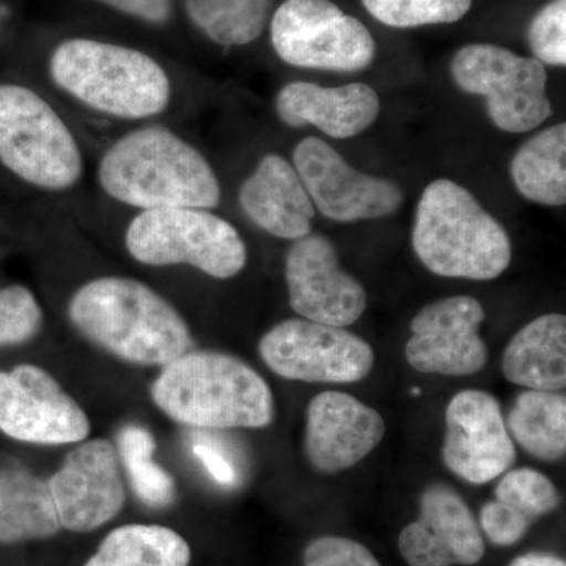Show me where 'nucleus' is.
I'll list each match as a JSON object with an SVG mask.
<instances>
[{
    "label": "nucleus",
    "mask_w": 566,
    "mask_h": 566,
    "mask_svg": "<svg viewBox=\"0 0 566 566\" xmlns=\"http://www.w3.org/2000/svg\"><path fill=\"white\" fill-rule=\"evenodd\" d=\"M191 546L174 528L126 524L112 531L84 566H189Z\"/></svg>",
    "instance_id": "nucleus-24"
},
{
    "label": "nucleus",
    "mask_w": 566,
    "mask_h": 566,
    "mask_svg": "<svg viewBox=\"0 0 566 566\" xmlns=\"http://www.w3.org/2000/svg\"><path fill=\"white\" fill-rule=\"evenodd\" d=\"M385 434L381 415L349 394H318L305 412V457L323 474H338L359 464Z\"/></svg>",
    "instance_id": "nucleus-18"
},
{
    "label": "nucleus",
    "mask_w": 566,
    "mask_h": 566,
    "mask_svg": "<svg viewBox=\"0 0 566 566\" xmlns=\"http://www.w3.org/2000/svg\"><path fill=\"white\" fill-rule=\"evenodd\" d=\"M123 17L150 25H166L172 20L174 0H92Z\"/></svg>",
    "instance_id": "nucleus-34"
},
{
    "label": "nucleus",
    "mask_w": 566,
    "mask_h": 566,
    "mask_svg": "<svg viewBox=\"0 0 566 566\" xmlns=\"http://www.w3.org/2000/svg\"><path fill=\"white\" fill-rule=\"evenodd\" d=\"M275 114L290 128L315 126L334 139H352L378 120L381 99L363 82L323 87L296 81L283 85L275 96Z\"/></svg>",
    "instance_id": "nucleus-19"
},
{
    "label": "nucleus",
    "mask_w": 566,
    "mask_h": 566,
    "mask_svg": "<svg viewBox=\"0 0 566 566\" xmlns=\"http://www.w3.org/2000/svg\"><path fill=\"white\" fill-rule=\"evenodd\" d=\"M442 460L450 472L474 485L493 482L515 464V444L493 395L468 389L450 400Z\"/></svg>",
    "instance_id": "nucleus-15"
},
{
    "label": "nucleus",
    "mask_w": 566,
    "mask_h": 566,
    "mask_svg": "<svg viewBox=\"0 0 566 566\" xmlns=\"http://www.w3.org/2000/svg\"><path fill=\"white\" fill-rule=\"evenodd\" d=\"M192 452L216 483L230 486L237 482V471H234L233 464L230 463L229 458L223 455L221 450L210 444H205V442H199V444L193 446Z\"/></svg>",
    "instance_id": "nucleus-35"
},
{
    "label": "nucleus",
    "mask_w": 566,
    "mask_h": 566,
    "mask_svg": "<svg viewBox=\"0 0 566 566\" xmlns=\"http://www.w3.org/2000/svg\"><path fill=\"white\" fill-rule=\"evenodd\" d=\"M485 316L482 304L471 296L446 297L424 305L409 326L406 360L420 374H479L488 363V346L479 333Z\"/></svg>",
    "instance_id": "nucleus-14"
},
{
    "label": "nucleus",
    "mask_w": 566,
    "mask_h": 566,
    "mask_svg": "<svg viewBox=\"0 0 566 566\" xmlns=\"http://www.w3.org/2000/svg\"><path fill=\"white\" fill-rule=\"evenodd\" d=\"M52 84L93 114L118 122H148L169 109L174 84L161 63L125 44L74 36L48 59Z\"/></svg>",
    "instance_id": "nucleus-2"
},
{
    "label": "nucleus",
    "mask_w": 566,
    "mask_h": 566,
    "mask_svg": "<svg viewBox=\"0 0 566 566\" xmlns=\"http://www.w3.org/2000/svg\"><path fill=\"white\" fill-rule=\"evenodd\" d=\"M0 431L29 444L62 446L84 441L91 422L48 371L25 364L0 371Z\"/></svg>",
    "instance_id": "nucleus-12"
},
{
    "label": "nucleus",
    "mask_w": 566,
    "mask_h": 566,
    "mask_svg": "<svg viewBox=\"0 0 566 566\" xmlns=\"http://www.w3.org/2000/svg\"><path fill=\"white\" fill-rule=\"evenodd\" d=\"M304 566H381L363 543L345 536H319L304 551Z\"/></svg>",
    "instance_id": "nucleus-32"
},
{
    "label": "nucleus",
    "mask_w": 566,
    "mask_h": 566,
    "mask_svg": "<svg viewBox=\"0 0 566 566\" xmlns=\"http://www.w3.org/2000/svg\"><path fill=\"white\" fill-rule=\"evenodd\" d=\"M189 22L211 43L248 46L262 36L274 0H182Z\"/></svg>",
    "instance_id": "nucleus-26"
},
{
    "label": "nucleus",
    "mask_w": 566,
    "mask_h": 566,
    "mask_svg": "<svg viewBox=\"0 0 566 566\" xmlns=\"http://www.w3.org/2000/svg\"><path fill=\"white\" fill-rule=\"evenodd\" d=\"M376 21L394 29L453 24L471 10L472 0H363Z\"/></svg>",
    "instance_id": "nucleus-28"
},
{
    "label": "nucleus",
    "mask_w": 566,
    "mask_h": 566,
    "mask_svg": "<svg viewBox=\"0 0 566 566\" xmlns=\"http://www.w3.org/2000/svg\"><path fill=\"white\" fill-rule=\"evenodd\" d=\"M452 77L469 95L483 96L501 132L524 134L553 115L545 65L497 44L475 43L453 55Z\"/></svg>",
    "instance_id": "nucleus-8"
},
{
    "label": "nucleus",
    "mask_w": 566,
    "mask_h": 566,
    "mask_svg": "<svg viewBox=\"0 0 566 566\" xmlns=\"http://www.w3.org/2000/svg\"><path fill=\"white\" fill-rule=\"evenodd\" d=\"M118 444L123 463L142 501L150 506L169 505L175 499V483L172 476L153 460L156 444L150 431L134 424L126 427Z\"/></svg>",
    "instance_id": "nucleus-27"
},
{
    "label": "nucleus",
    "mask_w": 566,
    "mask_h": 566,
    "mask_svg": "<svg viewBox=\"0 0 566 566\" xmlns=\"http://www.w3.org/2000/svg\"><path fill=\"white\" fill-rule=\"evenodd\" d=\"M43 311L31 290L22 285L0 289V346L24 344L39 333Z\"/></svg>",
    "instance_id": "nucleus-30"
},
{
    "label": "nucleus",
    "mask_w": 566,
    "mask_h": 566,
    "mask_svg": "<svg viewBox=\"0 0 566 566\" xmlns=\"http://www.w3.org/2000/svg\"><path fill=\"white\" fill-rule=\"evenodd\" d=\"M238 202L253 226L279 240L312 233L316 211L293 164L268 153L241 185Z\"/></svg>",
    "instance_id": "nucleus-20"
},
{
    "label": "nucleus",
    "mask_w": 566,
    "mask_h": 566,
    "mask_svg": "<svg viewBox=\"0 0 566 566\" xmlns=\"http://www.w3.org/2000/svg\"><path fill=\"white\" fill-rule=\"evenodd\" d=\"M125 248L145 266L186 264L221 281L248 264V245L237 227L205 208L139 211L126 227Z\"/></svg>",
    "instance_id": "nucleus-7"
},
{
    "label": "nucleus",
    "mask_w": 566,
    "mask_h": 566,
    "mask_svg": "<svg viewBox=\"0 0 566 566\" xmlns=\"http://www.w3.org/2000/svg\"><path fill=\"white\" fill-rule=\"evenodd\" d=\"M531 527L532 523L526 516L495 499L480 509V531L485 532L488 539L495 546L516 545Z\"/></svg>",
    "instance_id": "nucleus-33"
},
{
    "label": "nucleus",
    "mask_w": 566,
    "mask_h": 566,
    "mask_svg": "<svg viewBox=\"0 0 566 566\" xmlns=\"http://www.w3.org/2000/svg\"><path fill=\"white\" fill-rule=\"evenodd\" d=\"M510 436L528 455L560 461L566 453V398L560 392L526 390L517 395L505 420Z\"/></svg>",
    "instance_id": "nucleus-25"
},
{
    "label": "nucleus",
    "mask_w": 566,
    "mask_h": 566,
    "mask_svg": "<svg viewBox=\"0 0 566 566\" xmlns=\"http://www.w3.org/2000/svg\"><path fill=\"white\" fill-rule=\"evenodd\" d=\"M509 566H566V562L554 554L527 553L513 558Z\"/></svg>",
    "instance_id": "nucleus-36"
},
{
    "label": "nucleus",
    "mask_w": 566,
    "mask_h": 566,
    "mask_svg": "<svg viewBox=\"0 0 566 566\" xmlns=\"http://www.w3.org/2000/svg\"><path fill=\"white\" fill-rule=\"evenodd\" d=\"M527 40L534 57L543 65H566V0H551L535 14Z\"/></svg>",
    "instance_id": "nucleus-31"
},
{
    "label": "nucleus",
    "mask_w": 566,
    "mask_h": 566,
    "mask_svg": "<svg viewBox=\"0 0 566 566\" xmlns=\"http://www.w3.org/2000/svg\"><path fill=\"white\" fill-rule=\"evenodd\" d=\"M408 566H474L485 556V539L464 499L444 483L420 497V515L398 536Z\"/></svg>",
    "instance_id": "nucleus-17"
},
{
    "label": "nucleus",
    "mask_w": 566,
    "mask_h": 566,
    "mask_svg": "<svg viewBox=\"0 0 566 566\" xmlns=\"http://www.w3.org/2000/svg\"><path fill=\"white\" fill-rule=\"evenodd\" d=\"M61 531L50 483L24 469H0V543L46 539Z\"/></svg>",
    "instance_id": "nucleus-22"
},
{
    "label": "nucleus",
    "mask_w": 566,
    "mask_h": 566,
    "mask_svg": "<svg viewBox=\"0 0 566 566\" xmlns=\"http://www.w3.org/2000/svg\"><path fill=\"white\" fill-rule=\"evenodd\" d=\"M263 363L290 381L349 385L374 370V348L345 327L285 319L263 335L259 345Z\"/></svg>",
    "instance_id": "nucleus-10"
},
{
    "label": "nucleus",
    "mask_w": 566,
    "mask_h": 566,
    "mask_svg": "<svg viewBox=\"0 0 566 566\" xmlns=\"http://www.w3.org/2000/svg\"><path fill=\"white\" fill-rule=\"evenodd\" d=\"M96 182L104 196L137 212L216 210L222 200L221 181L203 153L161 125L137 126L112 142L96 164Z\"/></svg>",
    "instance_id": "nucleus-1"
},
{
    "label": "nucleus",
    "mask_w": 566,
    "mask_h": 566,
    "mask_svg": "<svg viewBox=\"0 0 566 566\" xmlns=\"http://www.w3.org/2000/svg\"><path fill=\"white\" fill-rule=\"evenodd\" d=\"M292 164L315 211L331 221L387 218L403 205V192L397 182L354 169L318 137L301 140L294 147Z\"/></svg>",
    "instance_id": "nucleus-11"
},
{
    "label": "nucleus",
    "mask_w": 566,
    "mask_h": 566,
    "mask_svg": "<svg viewBox=\"0 0 566 566\" xmlns=\"http://www.w3.org/2000/svg\"><path fill=\"white\" fill-rule=\"evenodd\" d=\"M48 483L62 528L74 534L96 531L125 505L117 452L106 439L81 442Z\"/></svg>",
    "instance_id": "nucleus-16"
},
{
    "label": "nucleus",
    "mask_w": 566,
    "mask_h": 566,
    "mask_svg": "<svg viewBox=\"0 0 566 566\" xmlns=\"http://www.w3.org/2000/svg\"><path fill=\"white\" fill-rule=\"evenodd\" d=\"M151 397L164 415L189 427L263 428L274 419L268 382L251 365L230 354H182L164 365Z\"/></svg>",
    "instance_id": "nucleus-4"
},
{
    "label": "nucleus",
    "mask_w": 566,
    "mask_h": 566,
    "mask_svg": "<svg viewBox=\"0 0 566 566\" xmlns=\"http://www.w3.org/2000/svg\"><path fill=\"white\" fill-rule=\"evenodd\" d=\"M494 491L495 501L512 506L532 524L556 512L560 494L556 485L542 472L531 468L513 469L502 474Z\"/></svg>",
    "instance_id": "nucleus-29"
},
{
    "label": "nucleus",
    "mask_w": 566,
    "mask_h": 566,
    "mask_svg": "<svg viewBox=\"0 0 566 566\" xmlns=\"http://www.w3.org/2000/svg\"><path fill=\"white\" fill-rule=\"evenodd\" d=\"M0 163L41 191H71L85 174L84 153L69 122L40 93L0 84Z\"/></svg>",
    "instance_id": "nucleus-6"
},
{
    "label": "nucleus",
    "mask_w": 566,
    "mask_h": 566,
    "mask_svg": "<svg viewBox=\"0 0 566 566\" xmlns=\"http://www.w3.org/2000/svg\"><path fill=\"white\" fill-rule=\"evenodd\" d=\"M270 32L277 57L296 69L356 73L375 61L371 32L331 0H285Z\"/></svg>",
    "instance_id": "nucleus-9"
},
{
    "label": "nucleus",
    "mask_w": 566,
    "mask_h": 566,
    "mask_svg": "<svg viewBox=\"0 0 566 566\" xmlns=\"http://www.w3.org/2000/svg\"><path fill=\"white\" fill-rule=\"evenodd\" d=\"M73 326L92 344L139 365H167L189 352L180 312L147 283L120 275L93 279L69 303Z\"/></svg>",
    "instance_id": "nucleus-3"
},
{
    "label": "nucleus",
    "mask_w": 566,
    "mask_h": 566,
    "mask_svg": "<svg viewBox=\"0 0 566 566\" xmlns=\"http://www.w3.org/2000/svg\"><path fill=\"white\" fill-rule=\"evenodd\" d=\"M285 281L290 305L308 322L352 326L367 308L363 283L346 273L334 244L323 234L293 241L285 256Z\"/></svg>",
    "instance_id": "nucleus-13"
},
{
    "label": "nucleus",
    "mask_w": 566,
    "mask_h": 566,
    "mask_svg": "<svg viewBox=\"0 0 566 566\" xmlns=\"http://www.w3.org/2000/svg\"><path fill=\"white\" fill-rule=\"evenodd\" d=\"M502 371L513 385L557 392L566 386V316L546 314L521 327L509 342Z\"/></svg>",
    "instance_id": "nucleus-21"
},
{
    "label": "nucleus",
    "mask_w": 566,
    "mask_h": 566,
    "mask_svg": "<svg viewBox=\"0 0 566 566\" xmlns=\"http://www.w3.org/2000/svg\"><path fill=\"white\" fill-rule=\"evenodd\" d=\"M412 248L430 273L493 281L512 263V241L464 186L434 180L417 203Z\"/></svg>",
    "instance_id": "nucleus-5"
},
{
    "label": "nucleus",
    "mask_w": 566,
    "mask_h": 566,
    "mask_svg": "<svg viewBox=\"0 0 566 566\" xmlns=\"http://www.w3.org/2000/svg\"><path fill=\"white\" fill-rule=\"evenodd\" d=\"M517 192L545 207L566 203V125L551 126L524 142L510 166Z\"/></svg>",
    "instance_id": "nucleus-23"
}]
</instances>
